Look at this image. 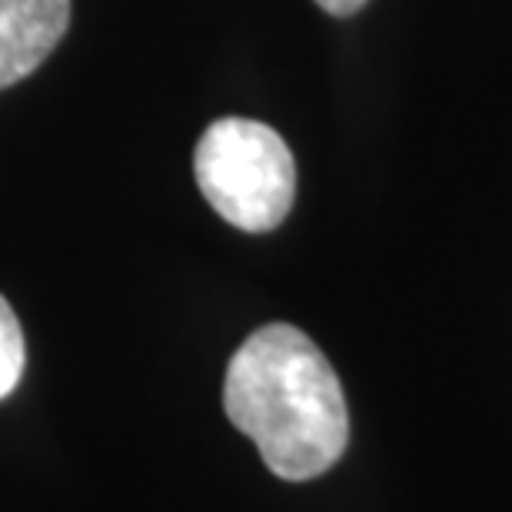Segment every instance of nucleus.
I'll return each mask as SVG.
<instances>
[{
    "mask_svg": "<svg viewBox=\"0 0 512 512\" xmlns=\"http://www.w3.org/2000/svg\"><path fill=\"white\" fill-rule=\"evenodd\" d=\"M223 409L250 436L270 473L290 483L323 476L350 443L340 376L303 330L260 326L233 353Z\"/></svg>",
    "mask_w": 512,
    "mask_h": 512,
    "instance_id": "obj_1",
    "label": "nucleus"
},
{
    "mask_svg": "<svg viewBox=\"0 0 512 512\" xmlns=\"http://www.w3.org/2000/svg\"><path fill=\"white\" fill-rule=\"evenodd\" d=\"M203 200L237 230L266 233L286 220L296 197V163L273 127L223 117L203 130L193 153Z\"/></svg>",
    "mask_w": 512,
    "mask_h": 512,
    "instance_id": "obj_2",
    "label": "nucleus"
},
{
    "mask_svg": "<svg viewBox=\"0 0 512 512\" xmlns=\"http://www.w3.org/2000/svg\"><path fill=\"white\" fill-rule=\"evenodd\" d=\"M70 24V0H0V90L30 77Z\"/></svg>",
    "mask_w": 512,
    "mask_h": 512,
    "instance_id": "obj_3",
    "label": "nucleus"
},
{
    "mask_svg": "<svg viewBox=\"0 0 512 512\" xmlns=\"http://www.w3.org/2000/svg\"><path fill=\"white\" fill-rule=\"evenodd\" d=\"M27 350H24V330L17 323V313L0 296V399L10 396L24 376Z\"/></svg>",
    "mask_w": 512,
    "mask_h": 512,
    "instance_id": "obj_4",
    "label": "nucleus"
},
{
    "mask_svg": "<svg viewBox=\"0 0 512 512\" xmlns=\"http://www.w3.org/2000/svg\"><path fill=\"white\" fill-rule=\"evenodd\" d=\"M313 4L323 7L326 14H333V17H353L366 0H313Z\"/></svg>",
    "mask_w": 512,
    "mask_h": 512,
    "instance_id": "obj_5",
    "label": "nucleus"
}]
</instances>
